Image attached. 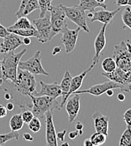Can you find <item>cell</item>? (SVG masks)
<instances>
[{"mask_svg": "<svg viewBox=\"0 0 131 146\" xmlns=\"http://www.w3.org/2000/svg\"><path fill=\"white\" fill-rule=\"evenodd\" d=\"M38 9H40L38 0H29L26 3V5L24 6V9L22 11L21 16H27L28 15L31 14L33 11H35V10H36Z\"/></svg>", "mask_w": 131, "mask_h": 146, "instance_id": "cb8c5ba5", "label": "cell"}, {"mask_svg": "<svg viewBox=\"0 0 131 146\" xmlns=\"http://www.w3.org/2000/svg\"><path fill=\"white\" fill-rule=\"evenodd\" d=\"M8 31L22 37H37V31L35 27L29 29H8Z\"/></svg>", "mask_w": 131, "mask_h": 146, "instance_id": "7402d4cb", "label": "cell"}, {"mask_svg": "<svg viewBox=\"0 0 131 146\" xmlns=\"http://www.w3.org/2000/svg\"><path fill=\"white\" fill-rule=\"evenodd\" d=\"M76 129L77 130H80V129H83V124L81 122H77L76 124Z\"/></svg>", "mask_w": 131, "mask_h": 146, "instance_id": "bcb514c9", "label": "cell"}, {"mask_svg": "<svg viewBox=\"0 0 131 146\" xmlns=\"http://www.w3.org/2000/svg\"><path fill=\"white\" fill-rule=\"evenodd\" d=\"M128 5L131 6V0H128Z\"/></svg>", "mask_w": 131, "mask_h": 146, "instance_id": "9f6ffc18", "label": "cell"}, {"mask_svg": "<svg viewBox=\"0 0 131 146\" xmlns=\"http://www.w3.org/2000/svg\"><path fill=\"white\" fill-rule=\"evenodd\" d=\"M49 11L50 13V18L53 31L56 35L62 33L67 28V18L61 4L56 6L51 5Z\"/></svg>", "mask_w": 131, "mask_h": 146, "instance_id": "52a82bcc", "label": "cell"}, {"mask_svg": "<svg viewBox=\"0 0 131 146\" xmlns=\"http://www.w3.org/2000/svg\"><path fill=\"white\" fill-rule=\"evenodd\" d=\"M66 133V130H63L62 132L56 133V138H57V139H59V140H61L62 142H63L64 139H65Z\"/></svg>", "mask_w": 131, "mask_h": 146, "instance_id": "8d00e7d4", "label": "cell"}, {"mask_svg": "<svg viewBox=\"0 0 131 146\" xmlns=\"http://www.w3.org/2000/svg\"><path fill=\"white\" fill-rule=\"evenodd\" d=\"M115 3L118 6H125L128 5V0H115Z\"/></svg>", "mask_w": 131, "mask_h": 146, "instance_id": "ab89813d", "label": "cell"}, {"mask_svg": "<svg viewBox=\"0 0 131 146\" xmlns=\"http://www.w3.org/2000/svg\"><path fill=\"white\" fill-rule=\"evenodd\" d=\"M119 11H120V8H118L117 9L113 11H108L106 10V9L99 10V11H94L93 15L91 18V22L93 23L95 21H99L103 24L104 23L109 24Z\"/></svg>", "mask_w": 131, "mask_h": 146, "instance_id": "ac0fdd59", "label": "cell"}, {"mask_svg": "<svg viewBox=\"0 0 131 146\" xmlns=\"http://www.w3.org/2000/svg\"><path fill=\"white\" fill-rule=\"evenodd\" d=\"M6 108H7L8 111H13L14 108V103H11V102L8 103L6 105Z\"/></svg>", "mask_w": 131, "mask_h": 146, "instance_id": "7bdbcfd3", "label": "cell"}, {"mask_svg": "<svg viewBox=\"0 0 131 146\" xmlns=\"http://www.w3.org/2000/svg\"><path fill=\"white\" fill-rule=\"evenodd\" d=\"M19 138H20V133H18V131H11L10 133L0 134V145H3L6 142H9L12 139L18 140Z\"/></svg>", "mask_w": 131, "mask_h": 146, "instance_id": "4316f807", "label": "cell"}, {"mask_svg": "<svg viewBox=\"0 0 131 146\" xmlns=\"http://www.w3.org/2000/svg\"><path fill=\"white\" fill-rule=\"evenodd\" d=\"M113 90V89H119L121 91L124 92H130L131 91V84H121L112 80H109L108 82H104L102 84H98L95 85L91 86L90 88L83 90H77L73 94H83V93H87L95 96H99L105 93L108 90Z\"/></svg>", "mask_w": 131, "mask_h": 146, "instance_id": "277c9868", "label": "cell"}, {"mask_svg": "<svg viewBox=\"0 0 131 146\" xmlns=\"http://www.w3.org/2000/svg\"><path fill=\"white\" fill-rule=\"evenodd\" d=\"M2 89L10 94L11 100L23 110H31V95H36V81L35 75L27 70L18 68L16 82L3 80Z\"/></svg>", "mask_w": 131, "mask_h": 146, "instance_id": "6da1fadb", "label": "cell"}, {"mask_svg": "<svg viewBox=\"0 0 131 146\" xmlns=\"http://www.w3.org/2000/svg\"><path fill=\"white\" fill-rule=\"evenodd\" d=\"M83 145H84V146H92V144L90 139H86L83 142Z\"/></svg>", "mask_w": 131, "mask_h": 146, "instance_id": "7dc6e473", "label": "cell"}, {"mask_svg": "<svg viewBox=\"0 0 131 146\" xmlns=\"http://www.w3.org/2000/svg\"><path fill=\"white\" fill-rule=\"evenodd\" d=\"M2 84H3V79H2V78H0V89H1V85H2Z\"/></svg>", "mask_w": 131, "mask_h": 146, "instance_id": "11a10c76", "label": "cell"}, {"mask_svg": "<svg viewBox=\"0 0 131 146\" xmlns=\"http://www.w3.org/2000/svg\"><path fill=\"white\" fill-rule=\"evenodd\" d=\"M4 98H5L6 100H11V96H10V94L8 93V92H5V94H4Z\"/></svg>", "mask_w": 131, "mask_h": 146, "instance_id": "c3c4849f", "label": "cell"}, {"mask_svg": "<svg viewBox=\"0 0 131 146\" xmlns=\"http://www.w3.org/2000/svg\"><path fill=\"white\" fill-rule=\"evenodd\" d=\"M92 119L94 121V127L96 132L102 133L108 136L109 123V117L103 115L99 111H97L92 114Z\"/></svg>", "mask_w": 131, "mask_h": 146, "instance_id": "e0dca14e", "label": "cell"}, {"mask_svg": "<svg viewBox=\"0 0 131 146\" xmlns=\"http://www.w3.org/2000/svg\"><path fill=\"white\" fill-rule=\"evenodd\" d=\"M106 23L103 24V27L101 28L100 31L98 32V36H96V39L94 41V48H95V54L92 58V63L93 64H98L99 62V58L101 56L102 51L104 49L105 45H106V36H105V31L107 27Z\"/></svg>", "mask_w": 131, "mask_h": 146, "instance_id": "9a60e30c", "label": "cell"}, {"mask_svg": "<svg viewBox=\"0 0 131 146\" xmlns=\"http://www.w3.org/2000/svg\"><path fill=\"white\" fill-rule=\"evenodd\" d=\"M122 21L126 27L130 28L131 30V9L129 7H126L122 14Z\"/></svg>", "mask_w": 131, "mask_h": 146, "instance_id": "4dcf8cb0", "label": "cell"}, {"mask_svg": "<svg viewBox=\"0 0 131 146\" xmlns=\"http://www.w3.org/2000/svg\"><path fill=\"white\" fill-rule=\"evenodd\" d=\"M117 97H118V100L120 101V102H124L125 100V96L123 93H119Z\"/></svg>", "mask_w": 131, "mask_h": 146, "instance_id": "ee69618b", "label": "cell"}, {"mask_svg": "<svg viewBox=\"0 0 131 146\" xmlns=\"http://www.w3.org/2000/svg\"><path fill=\"white\" fill-rule=\"evenodd\" d=\"M78 6L84 11H89L92 13H93L97 8L107 9V5L104 3H101L97 2L96 0H80V3Z\"/></svg>", "mask_w": 131, "mask_h": 146, "instance_id": "d6986e66", "label": "cell"}, {"mask_svg": "<svg viewBox=\"0 0 131 146\" xmlns=\"http://www.w3.org/2000/svg\"><path fill=\"white\" fill-rule=\"evenodd\" d=\"M102 68L105 73L113 72L117 68V63L113 58H106L102 63Z\"/></svg>", "mask_w": 131, "mask_h": 146, "instance_id": "d4e9b609", "label": "cell"}, {"mask_svg": "<svg viewBox=\"0 0 131 146\" xmlns=\"http://www.w3.org/2000/svg\"><path fill=\"white\" fill-rule=\"evenodd\" d=\"M71 79H72V76L71 75L70 72L69 71H66L65 74H64V76H63V79H62V82L60 84V88H61V90H62V100L65 98L66 94L68 93V91L70 90Z\"/></svg>", "mask_w": 131, "mask_h": 146, "instance_id": "44dd1931", "label": "cell"}, {"mask_svg": "<svg viewBox=\"0 0 131 146\" xmlns=\"http://www.w3.org/2000/svg\"><path fill=\"white\" fill-rule=\"evenodd\" d=\"M80 31H81L80 27H77L75 30H70V29L66 28L62 32L63 35L61 39V43H62L65 46V50L66 53H70L74 50V48L77 45Z\"/></svg>", "mask_w": 131, "mask_h": 146, "instance_id": "8fae6325", "label": "cell"}, {"mask_svg": "<svg viewBox=\"0 0 131 146\" xmlns=\"http://www.w3.org/2000/svg\"><path fill=\"white\" fill-rule=\"evenodd\" d=\"M83 129L78 130V135H83Z\"/></svg>", "mask_w": 131, "mask_h": 146, "instance_id": "f907efd6", "label": "cell"}, {"mask_svg": "<svg viewBox=\"0 0 131 146\" xmlns=\"http://www.w3.org/2000/svg\"><path fill=\"white\" fill-rule=\"evenodd\" d=\"M2 75H3V74H2V63L0 61V78H2Z\"/></svg>", "mask_w": 131, "mask_h": 146, "instance_id": "816d5d0a", "label": "cell"}, {"mask_svg": "<svg viewBox=\"0 0 131 146\" xmlns=\"http://www.w3.org/2000/svg\"><path fill=\"white\" fill-rule=\"evenodd\" d=\"M29 28H35L33 23L30 22V21L26 16H21L18 18V21L14 25H10L7 29H29Z\"/></svg>", "mask_w": 131, "mask_h": 146, "instance_id": "ffe728a7", "label": "cell"}, {"mask_svg": "<svg viewBox=\"0 0 131 146\" xmlns=\"http://www.w3.org/2000/svg\"><path fill=\"white\" fill-rule=\"evenodd\" d=\"M123 119L125 122L127 127H131V108L128 109L123 115Z\"/></svg>", "mask_w": 131, "mask_h": 146, "instance_id": "d6a6232c", "label": "cell"}, {"mask_svg": "<svg viewBox=\"0 0 131 146\" xmlns=\"http://www.w3.org/2000/svg\"><path fill=\"white\" fill-rule=\"evenodd\" d=\"M33 25L37 31V39L41 43L50 42L56 35L51 28L50 18L45 15L42 18H39L33 21Z\"/></svg>", "mask_w": 131, "mask_h": 146, "instance_id": "5b68a950", "label": "cell"}, {"mask_svg": "<svg viewBox=\"0 0 131 146\" xmlns=\"http://www.w3.org/2000/svg\"><path fill=\"white\" fill-rule=\"evenodd\" d=\"M97 2H98V3H104L105 2V0H96Z\"/></svg>", "mask_w": 131, "mask_h": 146, "instance_id": "f5cc1de1", "label": "cell"}, {"mask_svg": "<svg viewBox=\"0 0 131 146\" xmlns=\"http://www.w3.org/2000/svg\"><path fill=\"white\" fill-rule=\"evenodd\" d=\"M28 127L29 130H31L33 133H38L41 128V123L40 121V118L34 117L32 120L28 123Z\"/></svg>", "mask_w": 131, "mask_h": 146, "instance_id": "f546056e", "label": "cell"}, {"mask_svg": "<svg viewBox=\"0 0 131 146\" xmlns=\"http://www.w3.org/2000/svg\"><path fill=\"white\" fill-rule=\"evenodd\" d=\"M119 146H131V127H127L120 137Z\"/></svg>", "mask_w": 131, "mask_h": 146, "instance_id": "83f0119b", "label": "cell"}, {"mask_svg": "<svg viewBox=\"0 0 131 146\" xmlns=\"http://www.w3.org/2000/svg\"><path fill=\"white\" fill-rule=\"evenodd\" d=\"M21 116L24 123H27V124H28V123L32 120V118L35 117L34 114H33V112H32L30 110H27V109L22 111Z\"/></svg>", "mask_w": 131, "mask_h": 146, "instance_id": "1f68e13d", "label": "cell"}, {"mask_svg": "<svg viewBox=\"0 0 131 146\" xmlns=\"http://www.w3.org/2000/svg\"><path fill=\"white\" fill-rule=\"evenodd\" d=\"M7 108L3 105H0V118H3L7 116Z\"/></svg>", "mask_w": 131, "mask_h": 146, "instance_id": "d590c367", "label": "cell"}, {"mask_svg": "<svg viewBox=\"0 0 131 146\" xmlns=\"http://www.w3.org/2000/svg\"><path fill=\"white\" fill-rule=\"evenodd\" d=\"M125 82L131 84V68L125 71Z\"/></svg>", "mask_w": 131, "mask_h": 146, "instance_id": "74e56055", "label": "cell"}, {"mask_svg": "<svg viewBox=\"0 0 131 146\" xmlns=\"http://www.w3.org/2000/svg\"><path fill=\"white\" fill-rule=\"evenodd\" d=\"M69 145V143H64V144H62V146H68Z\"/></svg>", "mask_w": 131, "mask_h": 146, "instance_id": "db71d44e", "label": "cell"}, {"mask_svg": "<svg viewBox=\"0 0 131 146\" xmlns=\"http://www.w3.org/2000/svg\"><path fill=\"white\" fill-rule=\"evenodd\" d=\"M29 0H21V3H20V8H19V9H18V11L16 12V14H15V15L19 18V17H20L21 16V14H22V11H23V9H24V6L26 5V3L29 2Z\"/></svg>", "mask_w": 131, "mask_h": 146, "instance_id": "836d02e7", "label": "cell"}, {"mask_svg": "<svg viewBox=\"0 0 131 146\" xmlns=\"http://www.w3.org/2000/svg\"><path fill=\"white\" fill-rule=\"evenodd\" d=\"M45 139L48 146H57L56 132L53 122V111H49L45 113Z\"/></svg>", "mask_w": 131, "mask_h": 146, "instance_id": "30bf717a", "label": "cell"}, {"mask_svg": "<svg viewBox=\"0 0 131 146\" xmlns=\"http://www.w3.org/2000/svg\"><path fill=\"white\" fill-rule=\"evenodd\" d=\"M10 32L8 31L7 28H5L2 24H0V37L1 38H5Z\"/></svg>", "mask_w": 131, "mask_h": 146, "instance_id": "e575fe53", "label": "cell"}, {"mask_svg": "<svg viewBox=\"0 0 131 146\" xmlns=\"http://www.w3.org/2000/svg\"><path fill=\"white\" fill-rule=\"evenodd\" d=\"M40 6V18L44 17L51 7L52 0H38Z\"/></svg>", "mask_w": 131, "mask_h": 146, "instance_id": "f1b7e54d", "label": "cell"}, {"mask_svg": "<svg viewBox=\"0 0 131 146\" xmlns=\"http://www.w3.org/2000/svg\"><path fill=\"white\" fill-rule=\"evenodd\" d=\"M30 42H31V40H30L29 37H24V40H23V44L24 45H29Z\"/></svg>", "mask_w": 131, "mask_h": 146, "instance_id": "f6af8a7d", "label": "cell"}, {"mask_svg": "<svg viewBox=\"0 0 131 146\" xmlns=\"http://www.w3.org/2000/svg\"><path fill=\"white\" fill-rule=\"evenodd\" d=\"M61 6L63 9L67 19L75 23L78 27L81 28V30H83L87 33L90 32V30L87 27V15L83 9H81L78 5L66 7L62 3H61Z\"/></svg>", "mask_w": 131, "mask_h": 146, "instance_id": "8992f818", "label": "cell"}, {"mask_svg": "<svg viewBox=\"0 0 131 146\" xmlns=\"http://www.w3.org/2000/svg\"><path fill=\"white\" fill-rule=\"evenodd\" d=\"M80 99L81 96L79 94H72L71 97H69L66 102V110L68 114L69 123H73L77 118L79 110H80Z\"/></svg>", "mask_w": 131, "mask_h": 146, "instance_id": "5bb4252c", "label": "cell"}, {"mask_svg": "<svg viewBox=\"0 0 131 146\" xmlns=\"http://www.w3.org/2000/svg\"><path fill=\"white\" fill-rule=\"evenodd\" d=\"M27 52V49L24 48L21 52L15 53L14 51H11L4 56L3 59L1 61L2 63V79L9 80L12 82H16L17 80V72L18 65L20 61L22 56Z\"/></svg>", "mask_w": 131, "mask_h": 146, "instance_id": "7a4b0ae2", "label": "cell"}, {"mask_svg": "<svg viewBox=\"0 0 131 146\" xmlns=\"http://www.w3.org/2000/svg\"><path fill=\"white\" fill-rule=\"evenodd\" d=\"M106 139H107V135H105L102 133H99V132L94 133L90 138V140L92 144V146L102 145L105 143Z\"/></svg>", "mask_w": 131, "mask_h": 146, "instance_id": "484cf974", "label": "cell"}, {"mask_svg": "<svg viewBox=\"0 0 131 146\" xmlns=\"http://www.w3.org/2000/svg\"><path fill=\"white\" fill-rule=\"evenodd\" d=\"M62 52V47L57 46H55L53 48V51H52V55H56L58 53H60Z\"/></svg>", "mask_w": 131, "mask_h": 146, "instance_id": "b9f144b4", "label": "cell"}, {"mask_svg": "<svg viewBox=\"0 0 131 146\" xmlns=\"http://www.w3.org/2000/svg\"><path fill=\"white\" fill-rule=\"evenodd\" d=\"M23 138H24V139L26 140V141H33V140H34L33 136L30 135V134L28 133H24L23 134Z\"/></svg>", "mask_w": 131, "mask_h": 146, "instance_id": "f35d334b", "label": "cell"}, {"mask_svg": "<svg viewBox=\"0 0 131 146\" xmlns=\"http://www.w3.org/2000/svg\"><path fill=\"white\" fill-rule=\"evenodd\" d=\"M18 68L27 70L29 73L33 74L34 75H39V74L46 75V76L49 75V74L44 69L42 66L41 51H36L34 56L26 61H20Z\"/></svg>", "mask_w": 131, "mask_h": 146, "instance_id": "9c48e42d", "label": "cell"}, {"mask_svg": "<svg viewBox=\"0 0 131 146\" xmlns=\"http://www.w3.org/2000/svg\"><path fill=\"white\" fill-rule=\"evenodd\" d=\"M41 84V91L37 92L35 96H47L52 98H57L62 96V90L60 88V84L57 82L51 84H46L43 81H40Z\"/></svg>", "mask_w": 131, "mask_h": 146, "instance_id": "2e32d148", "label": "cell"}, {"mask_svg": "<svg viewBox=\"0 0 131 146\" xmlns=\"http://www.w3.org/2000/svg\"><path fill=\"white\" fill-rule=\"evenodd\" d=\"M22 45L23 41L20 38V36L10 32L5 38H3V41L0 44V53L6 54L11 51L16 50Z\"/></svg>", "mask_w": 131, "mask_h": 146, "instance_id": "4fadbf2b", "label": "cell"}, {"mask_svg": "<svg viewBox=\"0 0 131 146\" xmlns=\"http://www.w3.org/2000/svg\"><path fill=\"white\" fill-rule=\"evenodd\" d=\"M32 101L31 111L34 116L43 119L45 118V113L49 111H54L56 109L60 110V104L56 98H52L47 96H30Z\"/></svg>", "mask_w": 131, "mask_h": 146, "instance_id": "3957f363", "label": "cell"}, {"mask_svg": "<svg viewBox=\"0 0 131 146\" xmlns=\"http://www.w3.org/2000/svg\"><path fill=\"white\" fill-rule=\"evenodd\" d=\"M0 54H1V53H0Z\"/></svg>", "mask_w": 131, "mask_h": 146, "instance_id": "6f0895ef", "label": "cell"}, {"mask_svg": "<svg viewBox=\"0 0 131 146\" xmlns=\"http://www.w3.org/2000/svg\"><path fill=\"white\" fill-rule=\"evenodd\" d=\"M24 123L21 114H15L10 118L9 127L11 131H19L23 127Z\"/></svg>", "mask_w": 131, "mask_h": 146, "instance_id": "603a6c76", "label": "cell"}, {"mask_svg": "<svg viewBox=\"0 0 131 146\" xmlns=\"http://www.w3.org/2000/svg\"><path fill=\"white\" fill-rule=\"evenodd\" d=\"M77 135H78V130H77V129H76L75 131L70 132L69 134H68V136H69V138H70L71 139H74Z\"/></svg>", "mask_w": 131, "mask_h": 146, "instance_id": "60d3db41", "label": "cell"}, {"mask_svg": "<svg viewBox=\"0 0 131 146\" xmlns=\"http://www.w3.org/2000/svg\"><path fill=\"white\" fill-rule=\"evenodd\" d=\"M113 58L116 61L117 67L126 71L131 68V51L129 50L126 42H122L115 45Z\"/></svg>", "mask_w": 131, "mask_h": 146, "instance_id": "ba28073f", "label": "cell"}, {"mask_svg": "<svg viewBox=\"0 0 131 146\" xmlns=\"http://www.w3.org/2000/svg\"><path fill=\"white\" fill-rule=\"evenodd\" d=\"M109 96H112L113 95V90L112 89H110V90H108L106 92H105Z\"/></svg>", "mask_w": 131, "mask_h": 146, "instance_id": "681fc988", "label": "cell"}, {"mask_svg": "<svg viewBox=\"0 0 131 146\" xmlns=\"http://www.w3.org/2000/svg\"><path fill=\"white\" fill-rule=\"evenodd\" d=\"M94 66H95V64L92 63V64H91V66H90L87 69L84 70L83 73H81L80 74L77 75L76 77H72V79H71V86H70V90H69L68 93L66 94V96L65 98H64L63 100H62V102H61V104H60V109H62V108L65 106L66 102L67 99L70 97V96H71V95H72L74 92H76L77 90H78L80 89V87H81V86H82V84H83V80H84V78L86 77V75L87 74V73H88V72H90V71L93 68V67H94Z\"/></svg>", "mask_w": 131, "mask_h": 146, "instance_id": "7c38bea8", "label": "cell"}]
</instances>
